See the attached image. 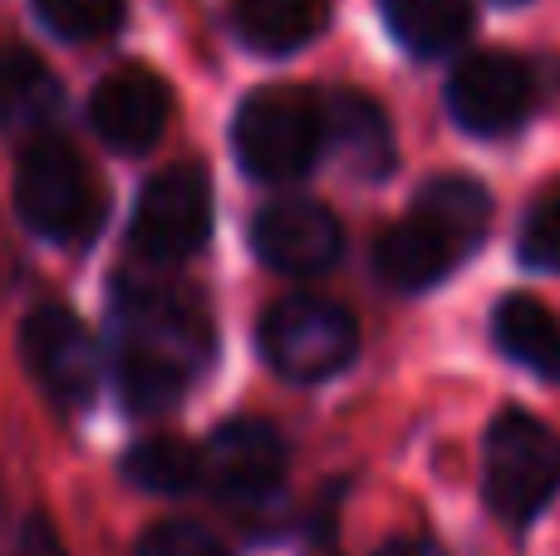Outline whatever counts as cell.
I'll return each mask as SVG.
<instances>
[{
  "label": "cell",
  "instance_id": "6",
  "mask_svg": "<svg viewBox=\"0 0 560 556\" xmlns=\"http://www.w3.org/2000/svg\"><path fill=\"white\" fill-rule=\"evenodd\" d=\"M487 502L502 522L526 528L560 488V443L541 419L522 409L497 414L487 429Z\"/></svg>",
  "mask_w": 560,
  "mask_h": 556
},
{
  "label": "cell",
  "instance_id": "18",
  "mask_svg": "<svg viewBox=\"0 0 560 556\" xmlns=\"http://www.w3.org/2000/svg\"><path fill=\"white\" fill-rule=\"evenodd\" d=\"M124 478L143 493H163V498H183L202 483V449L183 439H143L128 449Z\"/></svg>",
  "mask_w": 560,
  "mask_h": 556
},
{
  "label": "cell",
  "instance_id": "19",
  "mask_svg": "<svg viewBox=\"0 0 560 556\" xmlns=\"http://www.w3.org/2000/svg\"><path fill=\"white\" fill-rule=\"evenodd\" d=\"M35 15L55 30L59 39H108L124 25V0H35Z\"/></svg>",
  "mask_w": 560,
  "mask_h": 556
},
{
  "label": "cell",
  "instance_id": "15",
  "mask_svg": "<svg viewBox=\"0 0 560 556\" xmlns=\"http://www.w3.org/2000/svg\"><path fill=\"white\" fill-rule=\"evenodd\" d=\"M329 25V0H232V30L261 55L305 49Z\"/></svg>",
  "mask_w": 560,
  "mask_h": 556
},
{
  "label": "cell",
  "instance_id": "8",
  "mask_svg": "<svg viewBox=\"0 0 560 556\" xmlns=\"http://www.w3.org/2000/svg\"><path fill=\"white\" fill-rule=\"evenodd\" d=\"M536 94H541V79L522 55L482 49V55H467L447 79V114L467 134L497 138L526 124V114L536 108Z\"/></svg>",
  "mask_w": 560,
  "mask_h": 556
},
{
  "label": "cell",
  "instance_id": "2",
  "mask_svg": "<svg viewBox=\"0 0 560 556\" xmlns=\"http://www.w3.org/2000/svg\"><path fill=\"white\" fill-rule=\"evenodd\" d=\"M487 227H492V193L482 183L463 173L428 177L423 193L413 197V212L384 232L374 266L398 291H428L482 246Z\"/></svg>",
  "mask_w": 560,
  "mask_h": 556
},
{
  "label": "cell",
  "instance_id": "1",
  "mask_svg": "<svg viewBox=\"0 0 560 556\" xmlns=\"http://www.w3.org/2000/svg\"><path fill=\"white\" fill-rule=\"evenodd\" d=\"M118 390L133 414H167L212 355L202 301L173 281L118 286Z\"/></svg>",
  "mask_w": 560,
  "mask_h": 556
},
{
  "label": "cell",
  "instance_id": "10",
  "mask_svg": "<svg viewBox=\"0 0 560 556\" xmlns=\"http://www.w3.org/2000/svg\"><path fill=\"white\" fill-rule=\"evenodd\" d=\"M285 478V439L266 419H232L207 439L202 483L236 508H256Z\"/></svg>",
  "mask_w": 560,
  "mask_h": 556
},
{
  "label": "cell",
  "instance_id": "24",
  "mask_svg": "<svg viewBox=\"0 0 560 556\" xmlns=\"http://www.w3.org/2000/svg\"><path fill=\"white\" fill-rule=\"evenodd\" d=\"M497 5H522V0H497Z\"/></svg>",
  "mask_w": 560,
  "mask_h": 556
},
{
  "label": "cell",
  "instance_id": "13",
  "mask_svg": "<svg viewBox=\"0 0 560 556\" xmlns=\"http://www.w3.org/2000/svg\"><path fill=\"white\" fill-rule=\"evenodd\" d=\"M59 108H65V94H59L55 69L20 45L0 49V134L20 143L49 138Z\"/></svg>",
  "mask_w": 560,
  "mask_h": 556
},
{
  "label": "cell",
  "instance_id": "23",
  "mask_svg": "<svg viewBox=\"0 0 560 556\" xmlns=\"http://www.w3.org/2000/svg\"><path fill=\"white\" fill-rule=\"evenodd\" d=\"M374 556H447V552L433 547V542H423V537H394V542H384Z\"/></svg>",
  "mask_w": 560,
  "mask_h": 556
},
{
  "label": "cell",
  "instance_id": "17",
  "mask_svg": "<svg viewBox=\"0 0 560 556\" xmlns=\"http://www.w3.org/2000/svg\"><path fill=\"white\" fill-rule=\"evenodd\" d=\"M492 335L516 364L541 380H560V321L536 296H506L492 315Z\"/></svg>",
  "mask_w": 560,
  "mask_h": 556
},
{
  "label": "cell",
  "instance_id": "12",
  "mask_svg": "<svg viewBox=\"0 0 560 556\" xmlns=\"http://www.w3.org/2000/svg\"><path fill=\"white\" fill-rule=\"evenodd\" d=\"M252 246L280 276H315L339 262L345 232H339V217L329 207L305 202V197H285V202H271L256 212Z\"/></svg>",
  "mask_w": 560,
  "mask_h": 556
},
{
  "label": "cell",
  "instance_id": "4",
  "mask_svg": "<svg viewBox=\"0 0 560 556\" xmlns=\"http://www.w3.org/2000/svg\"><path fill=\"white\" fill-rule=\"evenodd\" d=\"M232 148L256 183H295L325 148V104L305 84H266L242 99Z\"/></svg>",
  "mask_w": 560,
  "mask_h": 556
},
{
  "label": "cell",
  "instance_id": "7",
  "mask_svg": "<svg viewBox=\"0 0 560 556\" xmlns=\"http://www.w3.org/2000/svg\"><path fill=\"white\" fill-rule=\"evenodd\" d=\"M212 232V187L197 163H173L138 193L133 207V252L153 266H177L202 252Z\"/></svg>",
  "mask_w": 560,
  "mask_h": 556
},
{
  "label": "cell",
  "instance_id": "5",
  "mask_svg": "<svg viewBox=\"0 0 560 556\" xmlns=\"http://www.w3.org/2000/svg\"><path fill=\"white\" fill-rule=\"evenodd\" d=\"M359 350V325L325 296H285L261 315V355L280 380L319 384Z\"/></svg>",
  "mask_w": 560,
  "mask_h": 556
},
{
  "label": "cell",
  "instance_id": "3",
  "mask_svg": "<svg viewBox=\"0 0 560 556\" xmlns=\"http://www.w3.org/2000/svg\"><path fill=\"white\" fill-rule=\"evenodd\" d=\"M15 212L55 246H89L104 227V187L59 134L25 143L15 167Z\"/></svg>",
  "mask_w": 560,
  "mask_h": 556
},
{
  "label": "cell",
  "instance_id": "21",
  "mask_svg": "<svg viewBox=\"0 0 560 556\" xmlns=\"http://www.w3.org/2000/svg\"><path fill=\"white\" fill-rule=\"evenodd\" d=\"M133 556H226V547L202 522H158L153 532H143Z\"/></svg>",
  "mask_w": 560,
  "mask_h": 556
},
{
  "label": "cell",
  "instance_id": "20",
  "mask_svg": "<svg viewBox=\"0 0 560 556\" xmlns=\"http://www.w3.org/2000/svg\"><path fill=\"white\" fill-rule=\"evenodd\" d=\"M522 262L536 271H560V183L536 193L532 212L522 222Z\"/></svg>",
  "mask_w": 560,
  "mask_h": 556
},
{
  "label": "cell",
  "instance_id": "16",
  "mask_svg": "<svg viewBox=\"0 0 560 556\" xmlns=\"http://www.w3.org/2000/svg\"><path fill=\"white\" fill-rule=\"evenodd\" d=\"M384 25L408 55H447L472 30V0H378Z\"/></svg>",
  "mask_w": 560,
  "mask_h": 556
},
{
  "label": "cell",
  "instance_id": "14",
  "mask_svg": "<svg viewBox=\"0 0 560 556\" xmlns=\"http://www.w3.org/2000/svg\"><path fill=\"white\" fill-rule=\"evenodd\" d=\"M325 138L335 148V158L349 167L354 177H384L394 167V134L388 118L374 99L339 89L325 104Z\"/></svg>",
  "mask_w": 560,
  "mask_h": 556
},
{
  "label": "cell",
  "instance_id": "9",
  "mask_svg": "<svg viewBox=\"0 0 560 556\" xmlns=\"http://www.w3.org/2000/svg\"><path fill=\"white\" fill-rule=\"evenodd\" d=\"M25 370L59 409H84L98 390V345L74 311L65 305H35L20 331Z\"/></svg>",
  "mask_w": 560,
  "mask_h": 556
},
{
  "label": "cell",
  "instance_id": "22",
  "mask_svg": "<svg viewBox=\"0 0 560 556\" xmlns=\"http://www.w3.org/2000/svg\"><path fill=\"white\" fill-rule=\"evenodd\" d=\"M15 556H69V552H65V542H59L55 522L35 512V518L20 528V552Z\"/></svg>",
  "mask_w": 560,
  "mask_h": 556
},
{
  "label": "cell",
  "instance_id": "11",
  "mask_svg": "<svg viewBox=\"0 0 560 556\" xmlns=\"http://www.w3.org/2000/svg\"><path fill=\"white\" fill-rule=\"evenodd\" d=\"M173 118V94L148 65H118L89 99V124L114 153H148Z\"/></svg>",
  "mask_w": 560,
  "mask_h": 556
}]
</instances>
